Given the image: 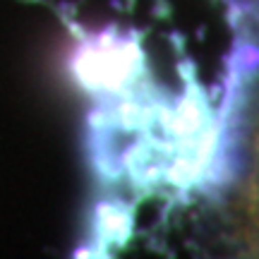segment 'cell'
Returning a JSON list of instances; mask_svg holds the SVG:
<instances>
[{
	"mask_svg": "<svg viewBox=\"0 0 259 259\" xmlns=\"http://www.w3.org/2000/svg\"><path fill=\"white\" fill-rule=\"evenodd\" d=\"M211 216L226 250L259 257V53L233 82Z\"/></svg>",
	"mask_w": 259,
	"mask_h": 259,
	"instance_id": "1",
	"label": "cell"
},
{
	"mask_svg": "<svg viewBox=\"0 0 259 259\" xmlns=\"http://www.w3.org/2000/svg\"><path fill=\"white\" fill-rule=\"evenodd\" d=\"M245 10H252V12H259V0H240Z\"/></svg>",
	"mask_w": 259,
	"mask_h": 259,
	"instance_id": "2",
	"label": "cell"
}]
</instances>
